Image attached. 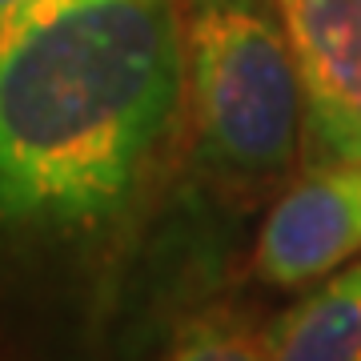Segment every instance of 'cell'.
<instances>
[{
    "instance_id": "6da1fadb",
    "label": "cell",
    "mask_w": 361,
    "mask_h": 361,
    "mask_svg": "<svg viewBox=\"0 0 361 361\" xmlns=\"http://www.w3.org/2000/svg\"><path fill=\"white\" fill-rule=\"evenodd\" d=\"M177 0H28L0 16V233L121 217L185 113Z\"/></svg>"
},
{
    "instance_id": "7a4b0ae2",
    "label": "cell",
    "mask_w": 361,
    "mask_h": 361,
    "mask_svg": "<svg viewBox=\"0 0 361 361\" xmlns=\"http://www.w3.org/2000/svg\"><path fill=\"white\" fill-rule=\"evenodd\" d=\"M197 153L225 180H277L305 133V89L281 0H177Z\"/></svg>"
},
{
    "instance_id": "3957f363",
    "label": "cell",
    "mask_w": 361,
    "mask_h": 361,
    "mask_svg": "<svg viewBox=\"0 0 361 361\" xmlns=\"http://www.w3.org/2000/svg\"><path fill=\"white\" fill-rule=\"evenodd\" d=\"M313 165L361 161V0H281Z\"/></svg>"
},
{
    "instance_id": "277c9868",
    "label": "cell",
    "mask_w": 361,
    "mask_h": 361,
    "mask_svg": "<svg viewBox=\"0 0 361 361\" xmlns=\"http://www.w3.org/2000/svg\"><path fill=\"white\" fill-rule=\"evenodd\" d=\"M361 249V161L313 165L269 209L257 237V277L281 289L317 281Z\"/></svg>"
},
{
    "instance_id": "5b68a950",
    "label": "cell",
    "mask_w": 361,
    "mask_h": 361,
    "mask_svg": "<svg viewBox=\"0 0 361 361\" xmlns=\"http://www.w3.org/2000/svg\"><path fill=\"white\" fill-rule=\"evenodd\" d=\"M269 361H361V265L329 277L277 317Z\"/></svg>"
},
{
    "instance_id": "8992f818",
    "label": "cell",
    "mask_w": 361,
    "mask_h": 361,
    "mask_svg": "<svg viewBox=\"0 0 361 361\" xmlns=\"http://www.w3.org/2000/svg\"><path fill=\"white\" fill-rule=\"evenodd\" d=\"M165 361H269V334H261L245 313H201L173 337Z\"/></svg>"
},
{
    "instance_id": "52a82bcc",
    "label": "cell",
    "mask_w": 361,
    "mask_h": 361,
    "mask_svg": "<svg viewBox=\"0 0 361 361\" xmlns=\"http://www.w3.org/2000/svg\"><path fill=\"white\" fill-rule=\"evenodd\" d=\"M20 4H28V0H0V16L13 13V8H20Z\"/></svg>"
}]
</instances>
